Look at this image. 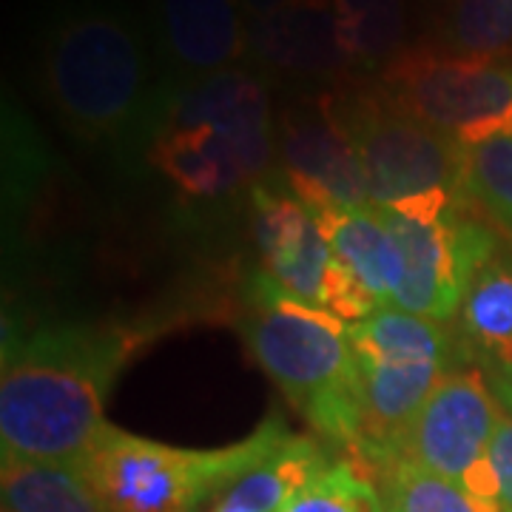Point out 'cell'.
<instances>
[{
	"mask_svg": "<svg viewBox=\"0 0 512 512\" xmlns=\"http://www.w3.org/2000/svg\"><path fill=\"white\" fill-rule=\"evenodd\" d=\"M37 80L63 128L114 157L146 154L163 77L148 29L111 0H57L37 37Z\"/></svg>",
	"mask_w": 512,
	"mask_h": 512,
	"instance_id": "cell-1",
	"label": "cell"
},
{
	"mask_svg": "<svg viewBox=\"0 0 512 512\" xmlns=\"http://www.w3.org/2000/svg\"><path fill=\"white\" fill-rule=\"evenodd\" d=\"M126 359V339L86 325L6 339L0 373L3 458L80 464L106 430L103 407Z\"/></svg>",
	"mask_w": 512,
	"mask_h": 512,
	"instance_id": "cell-2",
	"label": "cell"
},
{
	"mask_svg": "<svg viewBox=\"0 0 512 512\" xmlns=\"http://www.w3.org/2000/svg\"><path fill=\"white\" fill-rule=\"evenodd\" d=\"M276 117L271 80L251 66L163 83L146 151L168 183L191 200H222L271 177Z\"/></svg>",
	"mask_w": 512,
	"mask_h": 512,
	"instance_id": "cell-3",
	"label": "cell"
},
{
	"mask_svg": "<svg viewBox=\"0 0 512 512\" xmlns=\"http://www.w3.org/2000/svg\"><path fill=\"white\" fill-rule=\"evenodd\" d=\"M245 339L291 404L319 436L353 447L362 433V376L345 322L305 305L256 274Z\"/></svg>",
	"mask_w": 512,
	"mask_h": 512,
	"instance_id": "cell-4",
	"label": "cell"
},
{
	"mask_svg": "<svg viewBox=\"0 0 512 512\" xmlns=\"http://www.w3.org/2000/svg\"><path fill=\"white\" fill-rule=\"evenodd\" d=\"M291 433L276 419L220 450H183L106 424L77 470L106 512H194L274 453Z\"/></svg>",
	"mask_w": 512,
	"mask_h": 512,
	"instance_id": "cell-5",
	"label": "cell"
},
{
	"mask_svg": "<svg viewBox=\"0 0 512 512\" xmlns=\"http://www.w3.org/2000/svg\"><path fill=\"white\" fill-rule=\"evenodd\" d=\"M322 100L365 165L373 208L464 191V146L410 114L382 83H342Z\"/></svg>",
	"mask_w": 512,
	"mask_h": 512,
	"instance_id": "cell-6",
	"label": "cell"
},
{
	"mask_svg": "<svg viewBox=\"0 0 512 512\" xmlns=\"http://www.w3.org/2000/svg\"><path fill=\"white\" fill-rule=\"evenodd\" d=\"M382 83L427 126L476 146L512 114V66L498 57L453 55L439 46H404Z\"/></svg>",
	"mask_w": 512,
	"mask_h": 512,
	"instance_id": "cell-7",
	"label": "cell"
},
{
	"mask_svg": "<svg viewBox=\"0 0 512 512\" xmlns=\"http://www.w3.org/2000/svg\"><path fill=\"white\" fill-rule=\"evenodd\" d=\"M464 194L441 222L424 225L379 208L402 254V285L393 308L416 313L433 322H453L464 291L478 268L498 251L495 231L481 222Z\"/></svg>",
	"mask_w": 512,
	"mask_h": 512,
	"instance_id": "cell-8",
	"label": "cell"
},
{
	"mask_svg": "<svg viewBox=\"0 0 512 512\" xmlns=\"http://www.w3.org/2000/svg\"><path fill=\"white\" fill-rule=\"evenodd\" d=\"M495 424L498 402L487 376L478 367H456L441 376L421 404L396 456L464 487L467 478L490 461Z\"/></svg>",
	"mask_w": 512,
	"mask_h": 512,
	"instance_id": "cell-9",
	"label": "cell"
},
{
	"mask_svg": "<svg viewBox=\"0 0 512 512\" xmlns=\"http://www.w3.org/2000/svg\"><path fill=\"white\" fill-rule=\"evenodd\" d=\"M276 154L282 163L279 177L313 217L370 205L365 165L333 123L322 94L282 106L276 117Z\"/></svg>",
	"mask_w": 512,
	"mask_h": 512,
	"instance_id": "cell-10",
	"label": "cell"
},
{
	"mask_svg": "<svg viewBox=\"0 0 512 512\" xmlns=\"http://www.w3.org/2000/svg\"><path fill=\"white\" fill-rule=\"evenodd\" d=\"M146 29L163 83L248 66V18L239 0H148Z\"/></svg>",
	"mask_w": 512,
	"mask_h": 512,
	"instance_id": "cell-11",
	"label": "cell"
},
{
	"mask_svg": "<svg viewBox=\"0 0 512 512\" xmlns=\"http://www.w3.org/2000/svg\"><path fill=\"white\" fill-rule=\"evenodd\" d=\"M248 66L268 80H342L353 63L336 0H288L274 15L248 20Z\"/></svg>",
	"mask_w": 512,
	"mask_h": 512,
	"instance_id": "cell-12",
	"label": "cell"
},
{
	"mask_svg": "<svg viewBox=\"0 0 512 512\" xmlns=\"http://www.w3.org/2000/svg\"><path fill=\"white\" fill-rule=\"evenodd\" d=\"M251 202L262 271L288 296L322 308V285L333 251L316 217L291 191H279L271 180L251 188Z\"/></svg>",
	"mask_w": 512,
	"mask_h": 512,
	"instance_id": "cell-13",
	"label": "cell"
},
{
	"mask_svg": "<svg viewBox=\"0 0 512 512\" xmlns=\"http://www.w3.org/2000/svg\"><path fill=\"white\" fill-rule=\"evenodd\" d=\"M362 376V433L350 447L356 464H373L396 456L399 441L416 419L421 404L453 367L433 362H370L359 359Z\"/></svg>",
	"mask_w": 512,
	"mask_h": 512,
	"instance_id": "cell-14",
	"label": "cell"
},
{
	"mask_svg": "<svg viewBox=\"0 0 512 512\" xmlns=\"http://www.w3.org/2000/svg\"><path fill=\"white\" fill-rule=\"evenodd\" d=\"M458 353L490 376H512V251H495L470 279L456 313Z\"/></svg>",
	"mask_w": 512,
	"mask_h": 512,
	"instance_id": "cell-15",
	"label": "cell"
},
{
	"mask_svg": "<svg viewBox=\"0 0 512 512\" xmlns=\"http://www.w3.org/2000/svg\"><path fill=\"white\" fill-rule=\"evenodd\" d=\"M333 256L373 293L379 308H390L402 285V254L379 208H345L316 217Z\"/></svg>",
	"mask_w": 512,
	"mask_h": 512,
	"instance_id": "cell-16",
	"label": "cell"
},
{
	"mask_svg": "<svg viewBox=\"0 0 512 512\" xmlns=\"http://www.w3.org/2000/svg\"><path fill=\"white\" fill-rule=\"evenodd\" d=\"M328 456L311 439L288 436L268 458L225 487L214 498L211 512H285L322 470H328Z\"/></svg>",
	"mask_w": 512,
	"mask_h": 512,
	"instance_id": "cell-17",
	"label": "cell"
},
{
	"mask_svg": "<svg viewBox=\"0 0 512 512\" xmlns=\"http://www.w3.org/2000/svg\"><path fill=\"white\" fill-rule=\"evenodd\" d=\"M353 353L370 362H433L453 365L458 353L456 333L444 322H433L402 308H379L348 328Z\"/></svg>",
	"mask_w": 512,
	"mask_h": 512,
	"instance_id": "cell-18",
	"label": "cell"
},
{
	"mask_svg": "<svg viewBox=\"0 0 512 512\" xmlns=\"http://www.w3.org/2000/svg\"><path fill=\"white\" fill-rule=\"evenodd\" d=\"M0 490L12 512H106L74 464L3 458Z\"/></svg>",
	"mask_w": 512,
	"mask_h": 512,
	"instance_id": "cell-19",
	"label": "cell"
},
{
	"mask_svg": "<svg viewBox=\"0 0 512 512\" xmlns=\"http://www.w3.org/2000/svg\"><path fill=\"white\" fill-rule=\"evenodd\" d=\"M356 473L373 484L379 512H484L456 481L441 478L404 456L356 464Z\"/></svg>",
	"mask_w": 512,
	"mask_h": 512,
	"instance_id": "cell-20",
	"label": "cell"
},
{
	"mask_svg": "<svg viewBox=\"0 0 512 512\" xmlns=\"http://www.w3.org/2000/svg\"><path fill=\"white\" fill-rule=\"evenodd\" d=\"M342 37L359 69H384L404 49V0H336Z\"/></svg>",
	"mask_w": 512,
	"mask_h": 512,
	"instance_id": "cell-21",
	"label": "cell"
},
{
	"mask_svg": "<svg viewBox=\"0 0 512 512\" xmlns=\"http://www.w3.org/2000/svg\"><path fill=\"white\" fill-rule=\"evenodd\" d=\"M444 52L498 57L512 49V0H450L439 26Z\"/></svg>",
	"mask_w": 512,
	"mask_h": 512,
	"instance_id": "cell-22",
	"label": "cell"
},
{
	"mask_svg": "<svg viewBox=\"0 0 512 512\" xmlns=\"http://www.w3.org/2000/svg\"><path fill=\"white\" fill-rule=\"evenodd\" d=\"M464 191L512 237V137L464 146Z\"/></svg>",
	"mask_w": 512,
	"mask_h": 512,
	"instance_id": "cell-23",
	"label": "cell"
},
{
	"mask_svg": "<svg viewBox=\"0 0 512 512\" xmlns=\"http://www.w3.org/2000/svg\"><path fill=\"white\" fill-rule=\"evenodd\" d=\"M376 490L353 464H330L293 498L285 512H376Z\"/></svg>",
	"mask_w": 512,
	"mask_h": 512,
	"instance_id": "cell-24",
	"label": "cell"
},
{
	"mask_svg": "<svg viewBox=\"0 0 512 512\" xmlns=\"http://www.w3.org/2000/svg\"><path fill=\"white\" fill-rule=\"evenodd\" d=\"M490 387L498 402V424L490 441V464L498 478L501 512H512V376L493 373Z\"/></svg>",
	"mask_w": 512,
	"mask_h": 512,
	"instance_id": "cell-25",
	"label": "cell"
},
{
	"mask_svg": "<svg viewBox=\"0 0 512 512\" xmlns=\"http://www.w3.org/2000/svg\"><path fill=\"white\" fill-rule=\"evenodd\" d=\"M242 3V12L248 20H259L274 15L279 6H285L288 0H239Z\"/></svg>",
	"mask_w": 512,
	"mask_h": 512,
	"instance_id": "cell-26",
	"label": "cell"
},
{
	"mask_svg": "<svg viewBox=\"0 0 512 512\" xmlns=\"http://www.w3.org/2000/svg\"><path fill=\"white\" fill-rule=\"evenodd\" d=\"M3 512H12V510H6V507H3Z\"/></svg>",
	"mask_w": 512,
	"mask_h": 512,
	"instance_id": "cell-27",
	"label": "cell"
},
{
	"mask_svg": "<svg viewBox=\"0 0 512 512\" xmlns=\"http://www.w3.org/2000/svg\"><path fill=\"white\" fill-rule=\"evenodd\" d=\"M376 512H379V510H376Z\"/></svg>",
	"mask_w": 512,
	"mask_h": 512,
	"instance_id": "cell-28",
	"label": "cell"
}]
</instances>
